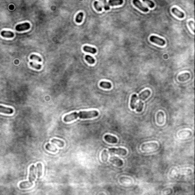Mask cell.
Segmentation results:
<instances>
[{
	"instance_id": "1",
	"label": "cell",
	"mask_w": 195,
	"mask_h": 195,
	"mask_svg": "<svg viewBox=\"0 0 195 195\" xmlns=\"http://www.w3.org/2000/svg\"><path fill=\"white\" fill-rule=\"evenodd\" d=\"M98 116V110H89V111H79V112H73L69 114H67L64 117L65 122H70L77 118L81 119H88L92 118Z\"/></svg>"
},
{
	"instance_id": "2",
	"label": "cell",
	"mask_w": 195,
	"mask_h": 195,
	"mask_svg": "<svg viewBox=\"0 0 195 195\" xmlns=\"http://www.w3.org/2000/svg\"><path fill=\"white\" fill-rule=\"evenodd\" d=\"M108 151L110 154H117V155H126V150L124 149H122V148H118V149L110 148Z\"/></svg>"
},
{
	"instance_id": "3",
	"label": "cell",
	"mask_w": 195,
	"mask_h": 195,
	"mask_svg": "<svg viewBox=\"0 0 195 195\" xmlns=\"http://www.w3.org/2000/svg\"><path fill=\"white\" fill-rule=\"evenodd\" d=\"M36 175H37V168L35 169L34 165H31L30 168V174H29V182L33 184L32 182L36 178Z\"/></svg>"
},
{
	"instance_id": "4",
	"label": "cell",
	"mask_w": 195,
	"mask_h": 195,
	"mask_svg": "<svg viewBox=\"0 0 195 195\" xmlns=\"http://www.w3.org/2000/svg\"><path fill=\"white\" fill-rule=\"evenodd\" d=\"M150 41L152 43H155L156 44L160 45V46H164L165 44V41L163 39H162L160 37H158L157 36H151L150 37Z\"/></svg>"
},
{
	"instance_id": "5",
	"label": "cell",
	"mask_w": 195,
	"mask_h": 195,
	"mask_svg": "<svg viewBox=\"0 0 195 195\" xmlns=\"http://www.w3.org/2000/svg\"><path fill=\"white\" fill-rule=\"evenodd\" d=\"M31 28V25L29 23H22L20 24H18L15 27L16 31H27Z\"/></svg>"
},
{
	"instance_id": "6",
	"label": "cell",
	"mask_w": 195,
	"mask_h": 195,
	"mask_svg": "<svg viewBox=\"0 0 195 195\" xmlns=\"http://www.w3.org/2000/svg\"><path fill=\"white\" fill-rule=\"evenodd\" d=\"M134 5L136 6V7H137L139 9H140L141 11H142L143 12H149V9L145 7V6L142 5V4L140 2V1L139 0H134Z\"/></svg>"
},
{
	"instance_id": "7",
	"label": "cell",
	"mask_w": 195,
	"mask_h": 195,
	"mask_svg": "<svg viewBox=\"0 0 195 195\" xmlns=\"http://www.w3.org/2000/svg\"><path fill=\"white\" fill-rule=\"evenodd\" d=\"M150 94H151V92L149 90H145L143 91V92H142L140 94H139V97L137 98L139 99V101H142V100H146L147 98L150 95Z\"/></svg>"
},
{
	"instance_id": "8",
	"label": "cell",
	"mask_w": 195,
	"mask_h": 195,
	"mask_svg": "<svg viewBox=\"0 0 195 195\" xmlns=\"http://www.w3.org/2000/svg\"><path fill=\"white\" fill-rule=\"evenodd\" d=\"M105 140L110 143H117L118 142V139L115 136H110V135H105Z\"/></svg>"
},
{
	"instance_id": "9",
	"label": "cell",
	"mask_w": 195,
	"mask_h": 195,
	"mask_svg": "<svg viewBox=\"0 0 195 195\" xmlns=\"http://www.w3.org/2000/svg\"><path fill=\"white\" fill-rule=\"evenodd\" d=\"M110 162H112L113 164L117 165L118 166H122L123 165V161L121 158H118V157H111L110 158Z\"/></svg>"
},
{
	"instance_id": "10",
	"label": "cell",
	"mask_w": 195,
	"mask_h": 195,
	"mask_svg": "<svg viewBox=\"0 0 195 195\" xmlns=\"http://www.w3.org/2000/svg\"><path fill=\"white\" fill-rule=\"evenodd\" d=\"M171 12H172V13H173L175 15H176L177 17L179 18H184V13L178 10L177 8H172Z\"/></svg>"
},
{
	"instance_id": "11",
	"label": "cell",
	"mask_w": 195,
	"mask_h": 195,
	"mask_svg": "<svg viewBox=\"0 0 195 195\" xmlns=\"http://www.w3.org/2000/svg\"><path fill=\"white\" fill-rule=\"evenodd\" d=\"M14 33L9 31H2L1 32V36L6 38H12L14 37Z\"/></svg>"
},
{
	"instance_id": "12",
	"label": "cell",
	"mask_w": 195,
	"mask_h": 195,
	"mask_svg": "<svg viewBox=\"0 0 195 195\" xmlns=\"http://www.w3.org/2000/svg\"><path fill=\"white\" fill-rule=\"evenodd\" d=\"M0 113H4V114H11L13 113V109L10 108H5V107H3L0 105Z\"/></svg>"
},
{
	"instance_id": "13",
	"label": "cell",
	"mask_w": 195,
	"mask_h": 195,
	"mask_svg": "<svg viewBox=\"0 0 195 195\" xmlns=\"http://www.w3.org/2000/svg\"><path fill=\"white\" fill-rule=\"evenodd\" d=\"M123 0H109L108 5L109 6H115V5H120L123 4Z\"/></svg>"
},
{
	"instance_id": "14",
	"label": "cell",
	"mask_w": 195,
	"mask_h": 195,
	"mask_svg": "<svg viewBox=\"0 0 195 195\" xmlns=\"http://www.w3.org/2000/svg\"><path fill=\"white\" fill-rule=\"evenodd\" d=\"M83 50L85 52H89V53H91L92 54L96 53V52H97V50L95 47H89V46L83 47Z\"/></svg>"
},
{
	"instance_id": "15",
	"label": "cell",
	"mask_w": 195,
	"mask_h": 195,
	"mask_svg": "<svg viewBox=\"0 0 195 195\" xmlns=\"http://www.w3.org/2000/svg\"><path fill=\"white\" fill-rule=\"evenodd\" d=\"M137 100V95H133L131 97V101H130V108L132 109L136 108V102Z\"/></svg>"
},
{
	"instance_id": "16",
	"label": "cell",
	"mask_w": 195,
	"mask_h": 195,
	"mask_svg": "<svg viewBox=\"0 0 195 195\" xmlns=\"http://www.w3.org/2000/svg\"><path fill=\"white\" fill-rule=\"evenodd\" d=\"M32 184H33L29 182V181H24V182H21L20 184V187L21 188V189H26V188L31 187L32 186Z\"/></svg>"
},
{
	"instance_id": "17",
	"label": "cell",
	"mask_w": 195,
	"mask_h": 195,
	"mask_svg": "<svg viewBox=\"0 0 195 195\" xmlns=\"http://www.w3.org/2000/svg\"><path fill=\"white\" fill-rule=\"evenodd\" d=\"M51 142H53L54 144H57L58 146H60V147H63L64 146V142L62 141V140H60V139H53L51 140Z\"/></svg>"
},
{
	"instance_id": "18",
	"label": "cell",
	"mask_w": 195,
	"mask_h": 195,
	"mask_svg": "<svg viewBox=\"0 0 195 195\" xmlns=\"http://www.w3.org/2000/svg\"><path fill=\"white\" fill-rule=\"evenodd\" d=\"M100 86L104 89H110L111 88V84L108 82H100Z\"/></svg>"
},
{
	"instance_id": "19",
	"label": "cell",
	"mask_w": 195,
	"mask_h": 195,
	"mask_svg": "<svg viewBox=\"0 0 195 195\" xmlns=\"http://www.w3.org/2000/svg\"><path fill=\"white\" fill-rule=\"evenodd\" d=\"M82 18H83V12H79L76 17V21L77 23H81L82 21Z\"/></svg>"
},
{
	"instance_id": "20",
	"label": "cell",
	"mask_w": 195,
	"mask_h": 195,
	"mask_svg": "<svg viewBox=\"0 0 195 195\" xmlns=\"http://www.w3.org/2000/svg\"><path fill=\"white\" fill-rule=\"evenodd\" d=\"M37 177H41L42 175V165L41 163L37 164Z\"/></svg>"
},
{
	"instance_id": "21",
	"label": "cell",
	"mask_w": 195,
	"mask_h": 195,
	"mask_svg": "<svg viewBox=\"0 0 195 195\" xmlns=\"http://www.w3.org/2000/svg\"><path fill=\"white\" fill-rule=\"evenodd\" d=\"M85 60H86V61L88 62V63H90V64H94L95 63V59H94L93 57H92V56H90V55H86Z\"/></svg>"
},
{
	"instance_id": "22",
	"label": "cell",
	"mask_w": 195,
	"mask_h": 195,
	"mask_svg": "<svg viewBox=\"0 0 195 195\" xmlns=\"http://www.w3.org/2000/svg\"><path fill=\"white\" fill-rule=\"evenodd\" d=\"M142 108H143V103H142V101H139V102L137 104V105H136V111H137V112H140V111H142Z\"/></svg>"
},
{
	"instance_id": "23",
	"label": "cell",
	"mask_w": 195,
	"mask_h": 195,
	"mask_svg": "<svg viewBox=\"0 0 195 195\" xmlns=\"http://www.w3.org/2000/svg\"><path fill=\"white\" fill-rule=\"evenodd\" d=\"M108 152H107L106 150H104L102 153V159L103 162H107L108 161Z\"/></svg>"
},
{
	"instance_id": "24",
	"label": "cell",
	"mask_w": 195,
	"mask_h": 195,
	"mask_svg": "<svg viewBox=\"0 0 195 195\" xmlns=\"http://www.w3.org/2000/svg\"><path fill=\"white\" fill-rule=\"evenodd\" d=\"M143 1L144 3H146V5H148V6H149L150 8H154L155 7V4H154V2L151 1V0H142Z\"/></svg>"
},
{
	"instance_id": "25",
	"label": "cell",
	"mask_w": 195,
	"mask_h": 195,
	"mask_svg": "<svg viewBox=\"0 0 195 195\" xmlns=\"http://www.w3.org/2000/svg\"><path fill=\"white\" fill-rule=\"evenodd\" d=\"M94 6H95V8L97 11H98V12H102V6H101L99 5V3L98 1H95V2H94Z\"/></svg>"
},
{
	"instance_id": "26",
	"label": "cell",
	"mask_w": 195,
	"mask_h": 195,
	"mask_svg": "<svg viewBox=\"0 0 195 195\" xmlns=\"http://www.w3.org/2000/svg\"><path fill=\"white\" fill-rule=\"evenodd\" d=\"M30 59H31V60H37V61H39V62H41V61H42L41 58L40 57H38L37 55H35V54H32V55H31Z\"/></svg>"
},
{
	"instance_id": "27",
	"label": "cell",
	"mask_w": 195,
	"mask_h": 195,
	"mask_svg": "<svg viewBox=\"0 0 195 195\" xmlns=\"http://www.w3.org/2000/svg\"><path fill=\"white\" fill-rule=\"evenodd\" d=\"M30 65H31V66H32L33 68H34V69H41V67H42L41 65H40V64H36V63H33V62H31V63H30Z\"/></svg>"
},
{
	"instance_id": "28",
	"label": "cell",
	"mask_w": 195,
	"mask_h": 195,
	"mask_svg": "<svg viewBox=\"0 0 195 195\" xmlns=\"http://www.w3.org/2000/svg\"><path fill=\"white\" fill-rule=\"evenodd\" d=\"M100 1L102 2V3L104 4V8H105V10H109V9H110V6L108 5V3H107L106 0H100Z\"/></svg>"
},
{
	"instance_id": "29",
	"label": "cell",
	"mask_w": 195,
	"mask_h": 195,
	"mask_svg": "<svg viewBox=\"0 0 195 195\" xmlns=\"http://www.w3.org/2000/svg\"><path fill=\"white\" fill-rule=\"evenodd\" d=\"M188 25H189L190 27H191V31H192L193 32H194V21H189V23H188Z\"/></svg>"
}]
</instances>
